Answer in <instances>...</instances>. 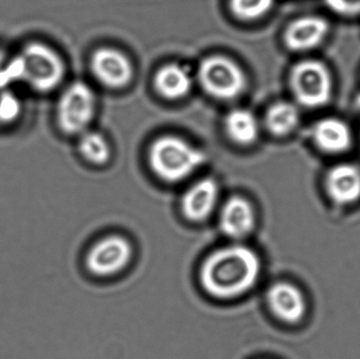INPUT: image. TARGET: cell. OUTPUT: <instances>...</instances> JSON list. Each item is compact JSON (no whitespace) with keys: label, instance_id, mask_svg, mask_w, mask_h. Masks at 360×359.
<instances>
[{"label":"cell","instance_id":"cell-1","mask_svg":"<svg viewBox=\"0 0 360 359\" xmlns=\"http://www.w3.org/2000/svg\"><path fill=\"white\" fill-rule=\"evenodd\" d=\"M262 263L252 249L224 247L212 253L200 270L203 289L212 296L228 299L251 290L259 278Z\"/></svg>","mask_w":360,"mask_h":359},{"label":"cell","instance_id":"cell-2","mask_svg":"<svg viewBox=\"0 0 360 359\" xmlns=\"http://www.w3.org/2000/svg\"><path fill=\"white\" fill-rule=\"evenodd\" d=\"M19 86L36 94H48L65 80V63L58 51L48 42L30 39L14 51Z\"/></svg>","mask_w":360,"mask_h":359},{"label":"cell","instance_id":"cell-3","mask_svg":"<svg viewBox=\"0 0 360 359\" xmlns=\"http://www.w3.org/2000/svg\"><path fill=\"white\" fill-rule=\"evenodd\" d=\"M200 149L176 136L156 139L149 152V162L153 172L162 181L177 183L188 178L205 162Z\"/></svg>","mask_w":360,"mask_h":359},{"label":"cell","instance_id":"cell-4","mask_svg":"<svg viewBox=\"0 0 360 359\" xmlns=\"http://www.w3.org/2000/svg\"><path fill=\"white\" fill-rule=\"evenodd\" d=\"M290 88L296 103L308 109H319L331 100L333 92L331 72L321 60L300 61L290 73Z\"/></svg>","mask_w":360,"mask_h":359},{"label":"cell","instance_id":"cell-5","mask_svg":"<svg viewBox=\"0 0 360 359\" xmlns=\"http://www.w3.org/2000/svg\"><path fill=\"white\" fill-rule=\"evenodd\" d=\"M96 98L89 84L74 81L59 95L55 109L57 126L67 135H82L94 117Z\"/></svg>","mask_w":360,"mask_h":359},{"label":"cell","instance_id":"cell-6","mask_svg":"<svg viewBox=\"0 0 360 359\" xmlns=\"http://www.w3.org/2000/svg\"><path fill=\"white\" fill-rule=\"evenodd\" d=\"M197 76L203 90L221 100L240 96L247 86V77L243 69L232 59L220 55L201 61Z\"/></svg>","mask_w":360,"mask_h":359},{"label":"cell","instance_id":"cell-7","mask_svg":"<svg viewBox=\"0 0 360 359\" xmlns=\"http://www.w3.org/2000/svg\"><path fill=\"white\" fill-rule=\"evenodd\" d=\"M132 254V246L126 238L109 236L89 251L86 267L97 276L114 275L127 267Z\"/></svg>","mask_w":360,"mask_h":359},{"label":"cell","instance_id":"cell-8","mask_svg":"<svg viewBox=\"0 0 360 359\" xmlns=\"http://www.w3.org/2000/svg\"><path fill=\"white\" fill-rule=\"evenodd\" d=\"M93 74L103 86L120 89L127 86L133 77L130 59L116 48H101L91 59Z\"/></svg>","mask_w":360,"mask_h":359},{"label":"cell","instance_id":"cell-9","mask_svg":"<svg viewBox=\"0 0 360 359\" xmlns=\"http://www.w3.org/2000/svg\"><path fill=\"white\" fill-rule=\"evenodd\" d=\"M329 22L317 15H307L292 21L285 30V46L294 52H306L323 44L329 34Z\"/></svg>","mask_w":360,"mask_h":359},{"label":"cell","instance_id":"cell-10","mask_svg":"<svg viewBox=\"0 0 360 359\" xmlns=\"http://www.w3.org/2000/svg\"><path fill=\"white\" fill-rule=\"evenodd\" d=\"M268 303L273 313L285 322H297L304 318L306 301L300 289L288 282H277L269 289Z\"/></svg>","mask_w":360,"mask_h":359},{"label":"cell","instance_id":"cell-11","mask_svg":"<svg viewBox=\"0 0 360 359\" xmlns=\"http://www.w3.org/2000/svg\"><path fill=\"white\" fill-rule=\"evenodd\" d=\"M219 188L213 179H202L191 187L182 198V212L192 221H205L214 212Z\"/></svg>","mask_w":360,"mask_h":359},{"label":"cell","instance_id":"cell-12","mask_svg":"<svg viewBox=\"0 0 360 359\" xmlns=\"http://www.w3.org/2000/svg\"><path fill=\"white\" fill-rule=\"evenodd\" d=\"M311 136L315 145L325 153L340 154L350 149L352 133L344 120L327 117L313 124Z\"/></svg>","mask_w":360,"mask_h":359},{"label":"cell","instance_id":"cell-13","mask_svg":"<svg viewBox=\"0 0 360 359\" xmlns=\"http://www.w3.org/2000/svg\"><path fill=\"white\" fill-rule=\"evenodd\" d=\"M254 226L255 212L247 200L235 196L226 202L220 215V227L226 235L235 240L247 237Z\"/></svg>","mask_w":360,"mask_h":359},{"label":"cell","instance_id":"cell-14","mask_svg":"<svg viewBox=\"0 0 360 359\" xmlns=\"http://www.w3.org/2000/svg\"><path fill=\"white\" fill-rule=\"evenodd\" d=\"M330 197L338 204H349L360 197V170L350 164L332 168L326 179Z\"/></svg>","mask_w":360,"mask_h":359},{"label":"cell","instance_id":"cell-15","mask_svg":"<svg viewBox=\"0 0 360 359\" xmlns=\"http://www.w3.org/2000/svg\"><path fill=\"white\" fill-rule=\"evenodd\" d=\"M192 86V74L186 65L169 63L156 73V89L166 98H182L190 92Z\"/></svg>","mask_w":360,"mask_h":359},{"label":"cell","instance_id":"cell-16","mask_svg":"<svg viewBox=\"0 0 360 359\" xmlns=\"http://www.w3.org/2000/svg\"><path fill=\"white\" fill-rule=\"evenodd\" d=\"M224 126L229 137L238 145H251L259 135L257 118L252 112L245 109L231 111L226 115Z\"/></svg>","mask_w":360,"mask_h":359},{"label":"cell","instance_id":"cell-17","mask_svg":"<svg viewBox=\"0 0 360 359\" xmlns=\"http://www.w3.org/2000/svg\"><path fill=\"white\" fill-rule=\"evenodd\" d=\"M300 120V110L294 103L278 101L266 112V126L275 136H285L297 128Z\"/></svg>","mask_w":360,"mask_h":359},{"label":"cell","instance_id":"cell-18","mask_svg":"<svg viewBox=\"0 0 360 359\" xmlns=\"http://www.w3.org/2000/svg\"><path fill=\"white\" fill-rule=\"evenodd\" d=\"M25 100L16 88L0 89V130L15 128L25 114Z\"/></svg>","mask_w":360,"mask_h":359},{"label":"cell","instance_id":"cell-19","mask_svg":"<svg viewBox=\"0 0 360 359\" xmlns=\"http://www.w3.org/2000/svg\"><path fill=\"white\" fill-rule=\"evenodd\" d=\"M78 148L82 155L92 164H105L111 155L109 143L101 133L89 131L82 133Z\"/></svg>","mask_w":360,"mask_h":359},{"label":"cell","instance_id":"cell-20","mask_svg":"<svg viewBox=\"0 0 360 359\" xmlns=\"http://www.w3.org/2000/svg\"><path fill=\"white\" fill-rule=\"evenodd\" d=\"M230 4L237 17L254 20L268 14L273 8L274 0H231Z\"/></svg>","mask_w":360,"mask_h":359},{"label":"cell","instance_id":"cell-21","mask_svg":"<svg viewBox=\"0 0 360 359\" xmlns=\"http://www.w3.org/2000/svg\"><path fill=\"white\" fill-rule=\"evenodd\" d=\"M13 52L0 46V89L16 88L17 72Z\"/></svg>","mask_w":360,"mask_h":359},{"label":"cell","instance_id":"cell-22","mask_svg":"<svg viewBox=\"0 0 360 359\" xmlns=\"http://www.w3.org/2000/svg\"><path fill=\"white\" fill-rule=\"evenodd\" d=\"M332 12L345 17L360 16V0H325Z\"/></svg>","mask_w":360,"mask_h":359}]
</instances>
